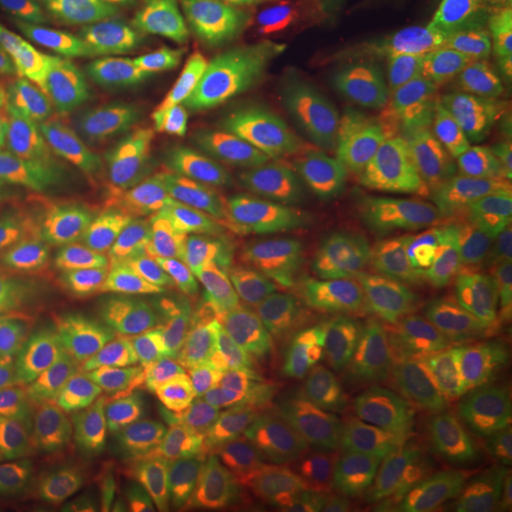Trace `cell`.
<instances>
[{
  "instance_id": "cell-41",
  "label": "cell",
  "mask_w": 512,
  "mask_h": 512,
  "mask_svg": "<svg viewBox=\"0 0 512 512\" xmlns=\"http://www.w3.org/2000/svg\"><path fill=\"white\" fill-rule=\"evenodd\" d=\"M219 8L230 10L234 14L247 16H264L270 14L277 6V0H207Z\"/></svg>"
},
{
  "instance_id": "cell-6",
  "label": "cell",
  "mask_w": 512,
  "mask_h": 512,
  "mask_svg": "<svg viewBox=\"0 0 512 512\" xmlns=\"http://www.w3.org/2000/svg\"><path fill=\"white\" fill-rule=\"evenodd\" d=\"M0 361L92 385L128 365V340L110 325H86L38 315L19 302H0Z\"/></svg>"
},
{
  "instance_id": "cell-19",
  "label": "cell",
  "mask_w": 512,
  "mask_h": 512,
  "mask_svg": "<svg viewBox=\"0 0 512 512\" xmlns=\"http://www.w3.org/2000/svg\"><path fill=\"white\" fill-rule=\"evenodd\" d=\"M10 213L74 247L90 243L105 228V207L92 186L50 156L19 169Z\"/></svg>"
},
{
  "instance_id": "cell-42",
  "label": "cell",
  "mask_w": 512,
  "mask_h": 512,
  "mask_svg": "<svg viewBox=\"0 0 512 512\" xmlns=\"http://www.w3.org/2000/svg\"><path fill=\"white\" fill-rule=\"evenodd\" d=\"M14 205V179L0 165V215H10Z\"/></svg>"
},
{
  "instance_id": "cell-20",
  "label": "cell",
  "mask_w": 512,
  "mask_h": 512,
  "mask_svg": "<svg viewBox=\"0 0 512 512\" xmlns=\"http://www.w3.org/2000/svg\"><path fill=\"white\" fill-rule=\"evenodd\" d=\"M264 439L266 435L260 429L241 418L213 414L186 437L171 459L164 475L165 486L196 505H211Z\"/></svg>"
},
{
  "instance_id": "cell-8",
  "label": "cell",
  "mask_w": 512,
  "mask_h": 512,
  "mask_svg": "<svg viewBox=\"0 0 512 512\" xmlns=\"http://www.w3.org/2000/svg\"><path fill=\"white\" fill-rule=\"evenodd\" d=\"M264 54L277 65L336 76L370 88L378 59L355 0H287L264 40Z\"/></svg>"
},
{
  "instance_id": "cell-21",
  "label": "cell",
  "mask_w": 512,
  "mask_h": 512,
  "mask_svg": "<svg viewBox=\"0 0 512 512\" xmlns=\"http://www.w3.org/2000/svg\"><path fill=\"white\" fill-rule=\"evenodd\" d=\"M319 423L340 442L349 459L363 467L442 469L446 463L439 446L418 429L344 395Z\"/></svg>"
},
{
  "instance_id": "cell-18",
  "label": "cell",
  "mask_w": 512,
  "mask_h": 512,
  "mask_svg": "<svg viewBox=\"0 0 512 512\" xmlns=\"http://www.w3.org/2000/svg\"><path fill=\"white\" fill-rule=\"evenodd\" d=\"M38 61L61 82L95 95L128 114H194L183 99L158 73L135 63L107 59L84 50L63 48L31 38Z\"/></svg>"
},
{
  "instance_id": "cell-14",
  "label": "cell",
  "mask_w": 512,
  "mask_h": 512,
  "mask_svg": "<svg viewBox=\"0 0 512 512\" xmlns=\"http://www.w3.org/2000/svg\"><path fill=\"white\" fill-rule=\"evenodd\" d=\"M384 281L404 304L456 329L512 332L511 294L454 262L401 258L387 264Z\"/></svg>"
},
{
  "instance_id": "cell-31",
  "label": "cell",
  "mask_w": 512,
  "mask_h": 512,
  "mask_svg": "<svg viewBox=\"0 0 512 512\" xmlns=\"http://www.w3.org/2000/svg\"><path fill=\"white\" fill-rule=\"evenodd\" d=\"M310 258L340 270L366 274L374 264L376 226L363 209H351L327 220L304 226Z\"/></svg>"
},
{
  "instance_id": "cell-5",
  "label": "cell",
  "mask_w": 512,
  "mask_h": 512,
  "mask_svg": "<svg viewBox=\"0 0 512 512\" xmlns=\"http://www.w3.org/2000/svg\"><path fill=\"white\" fill-rule=\"evenodd\" d=\"M84 181L122 230H135L154 219L181 192L164 143L137 118L105 110Z\"/></svg>"
},
{
  "instance_id": "cell-33",
  "label": "cell",
  "mask_w": 512,
  "mask_h": 512,
  "mask_svg": "<svg viewBox=\"0 0 512 512\" xmlns=\"http://www.w3.org/2000/svg\"><path fill=\"white\" fill-rule=\"evenodd\" d=\"M2 512H99V490L76 465L44 478Z\"/></svg>"
},
{
  "instance_id": "cell-12",
  "label": "cell",
  "mask_w": 512,
  "mask_h": 512,
  "mask_svg": "<svg viewBox=\"0 0 512 512\" xmlns=\"http://www.w3.org/2000/svg\"><path fill=\"white\" fill-rule=\"evenodd\" d=\"M330 329L349 348L418 372H456L458 344L414 311L370 293L340 296L330 308Z\"/></svg>"
},
{
  "instance_id": "cell-32",
  "label": "cell",
  "mask_w": 512,
  "mask_h": 512,
  "mask_svg": "<svg viewBox=\"0 0 512 512\" xmlns=\"http://www.w3.org/2000/svg\"><path fill=\"white\" fill-rule=\"evenodd\" d=\"M0 12L35 40L74 50L99 44L74 0H0Z\"/></svg>"
},
{
  "instance_id": "cell-26",
  "label": "cell",
  "mask_w": 512,
  "mask_h": 512,
  "mask_svg": "<svg viewBox=\"0 0 512 512\" xmlns=\"http://www.w3.org/2000/svg\"><path fill=\"white\" fill-rule=\"evenodd\" d=\"M33 145L86 179L93 148L103 128V110L84 107L54 82H46L27 109L21 110Z\"/></svg>"
},
{
  "instance_id": "cell-43",
  "label": "cell",
  "mask_w": 512,
  "mask_h": 512,
  "mask_svg": "<svg viewBox=\"0 0 512 512\" xmlns=\"http://www.w3.org/2000/svg\"><path fill=\"white\" fill-rule=\"evenodd\" d=\"M484 512H512V486L501 488L488 497Z\"/></svg>"
},
{
  "instance_id": "cell-39",
  "label": "cell",
  "mask_w": 512,
  "mask_h": 512,
  "mask_svg": "<svg viewBox=\"0 0 512 512\" xmlns=\"http://www.w3.org/2000/svg\"><path fill=\"white\" fill-rule=\"evenodd\" d=\"M21 372L25 370L0 361V410L35 395V385Z\"/></svg>"
},
{
  "instance_id": "cell-9",
  "label": "cell",
  "mask_w": 512,
  "mask_h": 512,
  "mask_svg": "<svg viewBox=\"0 0 512 512\" xmlns=\"http://www.w3.org/2000/svg\"><path fill=\"white\" fill-rule=\"evenodd\" d=\"M76 251L93 287L112 310L175 351L188 353L202 344L205 323L200 313L179 300L143 256L114 241H90Z\"/></svg>"
},
{
  "instance_id": "cell-2",
  "label": "cell",
  "mask_w": 512,
  "mask_h": 512,
  "mask_svg": "<svg viewBox=\"0 0 512 512\" xmlns=\"http://www.w3.org/2000/svg\"><path fill=\"white\" fill-rule=\"evenodd\" d=\"M385 67L412 92L444 93L494 57L505 31L439 0H359Z\"/></svg>"
},
{
  "instance_id": "cell-7",
  "label": "cell",
  "mask_w": 512,
  "mask_h": 512,
  "mask_svg": "<svg viewBox=\"0 0 512 512\" xmlns=\"http://www.w3.org/2000/svg\"><path fill=\"white\" fill-rule=\"evenodd\" d=\"M188 435L167 410L124 406L101 410L74 442L80 471L97 490L129 492L164 478Z\"/></svg>"
},
{
  "instance_id": "cell-44",
  "label": "cell",
  "mask_w": 512,
  "mask_h": 512,
  "mask_svg": "<svg viewBox=\"0 0 512 512\" xmlns=\"http://www.w3.org/2000/svg\"><path fill=\"white\" fill-rule=\"evenodd\" d=\"M277 512H298V511H294L293 507H291V509H283V511H277Z\"/></svg>"
},
{
  "instance_id": "cell-16",
  "label": "cell",
  "mask_w": 512,
  "mask_h": 512,
  "mask_svg": "<svg viewBox=\"0 0 512 512\" xmlns=\"http://www.w3.org/2000/svg\"><path fill=\"white\" fill-rule=\"evenodd\" d=\"M105 35L139 50H177L230 35L239 16L207 0H74Z\"/></svg>"
},
{
  "instance_id": "cell-15",
  "label": "cell",
  "mask_w": 512,
  "mask_h": 512,
  "mask_svg": "<svg viewBox=\"0 0 512 512\" xmlns=\"http://www.w3.org/2000/svg\"><path fill=\"white\" fill-rule=\"evenodd\" d=\"M18 258L12 277L16 302L38 315L86 325H110L105 302L84 270L76 247L12 215Z\"/></svg>"
},
{
  "instance_id": "cell-27",
  "label": "cell",
  "mask_w": 512,
  "mask_h": 512,
  "mask_svg": "<svg viewBox=\"0 0 512 512\" xmlns=\"http://www.w3.org/2000/svg\"><path fill=\"white\" fill-rule=\"evenodd\" d=\"M442 452L478 467L512 469V395L475 389L452 401L450 437Z\"/></svg>"
},
{
  "instance_id": "cell-4",
  "label": "cell",
  "mask_w": 512,
  "mask_h": 512,
  "mask_svg": "<svg viewBox=\"0 0 512 512\" xmlns=\"http://www.w3.org/2000/svg\"><path fill=\"white\" fill-rule=\"evenodd\" d=\"M283 219L266 207L230 203L162 224L148 241L158 270L196 287L256 260L283 238Z\"/></svg>"
},
{
  "instance_id": "cell-23",
  "label": "cell",
  "mask_w": 512,
  "mask_h": 512,
  "mask_svg": "<svg viewBox=\"0 0 512 512\" xmlns=\"http://www.w3.org/2000/svg\"><path fill=\"white\" fill-rule=\"evenodd\" d=\"M78 463L74 437L42 416L21 414L0 423V512L44 478Z\"/></svg>"
},
{
  "instance_id": "cell-37",
  "label": "cell",
  "mask_w": 512,
  "mask_h": 512,
  "mask_svg": "<svg viewBox=\"0 0 512 512\" xmlns=\"http://www.w3.org/2000/svg\"><path fill=\"white\" fill-rule=\"evenodd\" d=\"M478 363L492 378L512 387V332L480 349Z\"/></svg>"
},
{
  "instance_id": "cell-36",
  "label": "cell",
  "mask_w": 512,
  "mask_h": 512,
  "mask_svg": "<svg viewBox=\"0 0 512 512\" xmlns=\"http://www.w3.org/2000/svg\"><path fill=\"white\" fill-rule=\"evenodd\" d=\"M35 147L29 126L18 105L0 88V150H29Z\"/></svg>"
},
{
  "instance_id": "cell-1",
  "label": "cell",
  "mask_w": 512,
  "mask_h": 512,
  "mask_svg": "<svg viewBox=\"0 0 512 512\" xmlns=\"http://www.w3.org/2000/svg\"><path fill=\"white\" fill-rule=\"evenodd\" d=\"M512 169V88L471 93L431 112L365 209L384 222L440 211Z\"/></svg>"
},
{
  "instance_id": "cell-11",
  "label": "cell",
  "mask_w": 512,
  "mask_h": 512,
  "mask_svg": "<svg viewBox=\"0 0 512 512\" xmlns=\"http://www.w3.org/2000/svg\"><path fill=\"white\" fill-rule=\"evenodd\" d=\"M340 397L321 349L313 348L253 380L226 376L213 414L236 416L272 437L319 423Z\"/></svg>"
},
{
  "instance_id": "cell-3",
  "label": "cell",
  "mask_w": 512,
  "mask_h": 512,
  "mask_svg": "<svg viewBox=\"0 0 512 512\" xmlns=\"http://www.w3.org/2000/svg\"><path fill=\"white\" fill-rule=\"evenodd\" d=\"M308 272L302 256H275L209 310L217 355L228 376L253 380L296 355L306 336L302 293Z\"/></svg>"
},
{
  "instance_id": "cell-28",
  "label": "cell",
  "mask_w": 512,
  "mask_h": 512,
  "mask_svg": "<svg viewBox=\"0 0 512 512\" xmlns=\"http://www.w3.org/2000/svg\"><path fill=\"white\" fill-rule=\"evenodd\" d=\"M366 512H467V492L440 469L376 471Z\"/></svg>"
},
{
  "instance_id": "cell-29",
  "label": "cell",
  "mask_w": 512,
  "mask_h": 512,
  "mask_svg": "<svg viewBox=\"0 0 512 512\" xmlns=\"http://www.w3.org/2000/svg\"><path fill=\"white\" fill-rule=\"evenodd\" d=\"M440 255L512 296V213L484 215L461 224L442 239Z\"/></svg>"
},
{
  "instance_id": "cell-38",
  "label": "cell",
  "mask_w": 512,
  "mask_h": 512,
  "mask_svg": "<svg viewBox=\"0 0 512 512\" xmlns=\"http://www.w3.org/2000/svg\"><path fill=\"white\" fill-rule=\"evenodd\" d=\"M18 258V232L12 217L0 215V302L12 289L14 266Z\"/></svg>"
},
{
  "instance_id": "cell-17",
  "label": "cell",
  "mask_w": 512,
  "mask_h": 512,
  "mask_svg": "<svg viewBox=\"0 0 512 512\" xmlns=\"http://www.w3.org/2000/svg\"><path fill=\"white\" fill-rule=\"evenodd\" d=\"M171 143L186 164L217 177H241L274 171L304 148L281 141L258 116L209 114L184 122Z\"/></svg>"
},
{
  "instance_id": "cell-25",
  "label": "cell",
  "mask_w": 512,
  "mask_h": 512,
  "mask_svg": "<svg viewBox=\"0 0 512 512\" xmlns=\"http://www.w3.org/2000/svg\"><path fill=\"white\" fill-rule=\"evenodd\" d=\"M302 473L300 440L272 435L241 463L215 501L213 512H277L291 509V495Z\"/></svg>"
},
{
  "instance_id": "cell-24",
  "label": "cell",
  "mask_w": 512,
  "mask_h": 512,
  "mask_svg": "<svg viewBox=\"0 0 512 512\" xmlns=\"http://www.w3.org/2000/svg\"><path fill=\"white\" fill-rule=\"evenodd\" d=\"M414 129V120L401 105H387L374 120L363 147L342 181L334 186L327 202L311 215L310 220L332 219L351 209L365 207L401 162Z\"/></svg>"
},
{
  "instance_id": "cell-13",
  "label": "cell",
  "mask_w": 512,
  "mask_h": 512,
  "mask_svg": "<svg viewBox=\"0 0 512 512\" xmlns=\"http://www.w3.org/2000/svg\"><path fill=\"white\" fill-rule=\"evenodd\" d=\"M319 349L336 389L349 401L412 425L439 448L448 440L452 401L418 370L344 344Z\"/></svg>"
},
{
  "instance_id": "cell-30",
  "label": "cell",
  "mask_w": 512,
  "mask_h": 512,
  "mask_svg": "<svg viewBox=\"0 0 512 512\" xmlns=\"http://www.w3.org/2000/svg\"><path fill=\"white\" fill-rule=\"evenodd\" d=\"M370 103V97L325 93L311 103L268 118V126L281 141L294 147L340 141L359 129Z\"/></svg>"
},
{
  "instance_id": "cell-34",
  "label": "cell",
  "mask_w": 512,
  "mask_h": 512,
  "mask_svg": "<svg viewBox=\"0 0 512 512\" xmlns=\"http://www.w3.org/2000/svg\"><path fill=\"white\" fill-rule=\"evenodd\" d=\"M48 78L23 65L14 55L0 46V88L18 105L19 110L27 109Z\"/></svg>"
},
{
  "instance_id": "cell-35",
  "label": "cell",
  "mask_w": 512,
  "mask_h": 512,
  "mask_svg": "<svg viewBox=\"0 0 512 512\" xmlns=\"http://www.w3.org/2000/svg\"><path fill=\"white\" fill-rule=\"evenodd\" d=\"M112 512H213L203 505H196L171 490L154 486H141L124 492Z\"/></svg>"
},
{
  "instance_id": "cell-22",
  "label": "cell",
  "mask_w": 512,
  "mask_h": 512,
  "mask_svg": "<svg viewBox=\"0 0 512 512\" xmlns=\"http://www.w3.org/2000/svg\"><path fill=\"white\" fill-rule=\"evenodd\" d=\"M302 473L291 495L298 512H366L376 469L349 459L340 442L321 423L304 429Z\"/></svg>"
},
{
  "instance_id": "cell-10",
  "label": "cell",
  "mask_w": 512,
  "mask_h": 512,
  "mask_svg": "<svg viewBox=\"0 0 512 512\" xmlns=\"http://www.w3.org/2000/svg\"><path fill=\"white\" fill-rule=\"evenodd\" d=\"M156 73L196 112L256 107L285 82L274 59L228 35L169 50Z\"/></svg>"
},
{
  "instance_id": "cell-40",
  "label": "cell",
  "mask_w": 512,
  "mask_h": 512,
  "mask_svg": "<svg viewBox=\"0 0 512 512\" xmlns=\"http://www.w3.org/2000/svg\"><path fill=\"white\" fill-rule=\"evenodd\" d=\"M469 14H501L512 12V0H439Z\"/></svg>"
}]
</instances>
